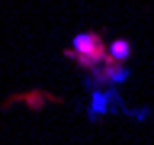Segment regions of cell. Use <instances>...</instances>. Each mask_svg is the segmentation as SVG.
Segmentation results:
<instances>
[{
  "label": "cell",
  "mask_w": 154,
  "mask_h": 145,
  "mask_svg": "<svg viewBox=\"0 0 154 145\" xmlns=\"http://www.w3.org/2000/svg\"><path fill=\"white\" fill-rule=\"evenodd\" d=\"M109 103H119V97H116V94H96L93 97V116L96 113H106Z\"/></svg>",
  "instance_id": "1"
},
{
  "label": "cell",
  "mask_w": 154,
  "mask_h": 145,
  "mask_svg": "<svg viewBox=\"0 0 154 145\" xmlns=\"http://www.w3.org/2000/svg\"><path fill=\"white\" fill-rule=\"evenodd\" d=\"M128 52H132L128 42H112V45H109V58H112V61H125Z\"/></svg>",
  "instance_id": "2"
}]
</instances>
